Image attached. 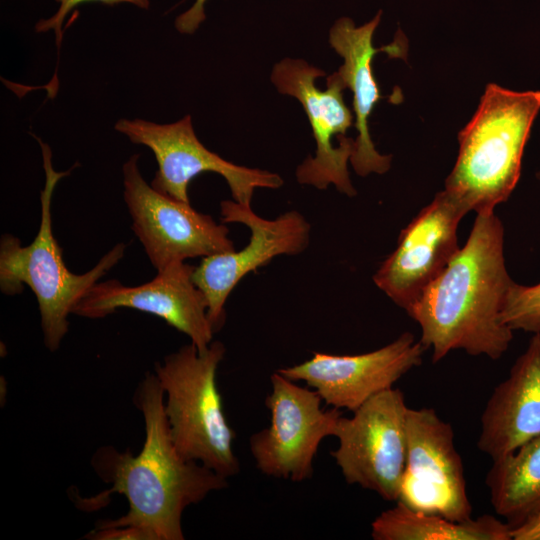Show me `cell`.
<instances>
[{
    "instance_id": "cell-20",
    "label": "cell",
    "mask_w": 540,
    "mask_h": 540,
    "mask_svg": "<svg viewBox=\"0 0 540 540\" xmlns=\"http://www.w3.org/2000/svg\"><path fill=\"white\" fill-rule=\"evenodd\" d=\"M501 317L513 331L540 333V282L532 286L513 282L506 295Z\"/></svg>"
},
{
    "instance_id": "cell-9",
    "label": "cell",
    "mask_w": 540,
    "mask_h": 540,
    "mask_svg": "<svg viewBox=\"0 0 540 540\" xmlns=\"http://www.w3.org/2000/svg\"><path fill=\"white\" fill-rule=\"evenodd\" d=\"M401 390L389 388L374 395L353 412L341 416L331 452L348 484L397 501L406 462V414Z\"/></svg>"
},
{
    "instance_id": "cell-1",
    "label": "cell",
    "mask_w": 540,
    "mask_h": 540,
    "mask_svg": "<svg viewBox=\"0 0 540 540\" xmlns=\"http://www.w3.org/2000/svg\"><path fill=\"white\" fill-rule=\"evenodd\" d=\"M133 402L144 419L141 451L119 452L111 446L97 449L91 465L111 488L80 499L77 506L94 511L107 505L112 493L124 495L127 513L101 520L95 528L134 526L149 540H183L182 515L211 492L227 487V479L204 465L183 458L170 435L164 411V391L156 375L148 372L138 384Z\"/></svg>"
},
{
    "instance_id": "cell-15",
    "label": "cell",
    "mask_w": 540,
    "mask_h": 540,
    "mask_svg": "<svg viewBox=\"0 0 540 540\" xmlns=\"http://www.w3.org/2000/svg\"><path fill=\"white\" fill-rule=\"evenodd\" d=\"M195 266L177 262L158 271L149 282L126 286L110 279L95 283L72 313L90 319L104 318L119 308L153 314L190 338L199 351L213 341L215 333L207 315L203 292L192 279Z\"/></svg>"
},
{
    "instance_id": "cell-3",
    "label": "cell",
    "mask_w": 540,
    "mask_h": 540,
    "mask_svg": "<svg viewBox=\"0 0 540 540\" xmlns=\"http://www.w3.org/2000/svg\"><path fill=\"white\" fill-rule=\"evenodd\" d=\"M540 111V91L486 85L478 108L459 132V152L445 191L464 209L494 211L513 192L525 145Z\"/></svg>"
},
{
    "instance_id": "cell-2",
    "label": "cell",
    "mask_w": 540,
    "mask_h": 540,
    "mask_svg": "<svg viewBox=\"0 0 540 540\" xmlns=\"http://www.w3.org/2000/svg\"><path fill=\"white\" fill-rule=\"evenodd\" d=\"M513 282L502 222L494 211L477 213L465 245L407 312L420 326V342L432 349V361L456 349L499 359L513 339L501 317Z\"/></svg>"
},
{
    "instance_id": "cell-25",
    "label": "cell",
    "mask_w": 540,
    "mask_h": 540,
    "mask_svg": "<svg viewBox=\"0 0 540 540\" xmlns=\"http://www.w3.org/2000/svg\"><path fill=\"white\" fill-rule=\"evenodd\" d=\"M537 178L540 180V171L536 174Z\"/></svg>"
},
{
    "instance_id": "cell-11",
    "label": "cell",
    "mask_w": 540,
    "mask_h": 540,
    "mask_svg": "<svg viewBox=\"0 0 540 540\" xmlns=\"http://www.w3.org/2000/svg\"><path fill=\"white\" fill-rule=\"evenodd\" d=\"M397 501L415 511L455 521L472 517L453 428L433 408L408 407L406 462Z\"/></svg>"
},
{
    "instance_id": "cell-5",
    "label": "cell",
    "mask_w": 540,
    "mask_h": 540,
    "mask_svg": "<svg viewBox=\"0 0 540 540\" xmlns=\"http://www.w3.org/2000/svg\"><path fill=\"white\" fill-rule=\"evenodd\" d=\"M225 352L221 341H212L202 352L190 342L156 362L154 374L164 391V411L180 455L228 479L239 473L240 463L233 450L236 434L216 382Z\"/></svg>"
},
{
    "instance_id": "cell-23",
    "label": "cell",
    "mask_w": 540,
    "mask_h": 540,
    "mask_svg": "<svg viewBox=\"0 0 540 540\" xmlns=\"http://www.w3.org/2000/svg\"><path fill=\"white\" fill-rule=\"evenodd\" d=\"M86 539L90 540H149L148 535L134 526L95 528Z\"/></svg>"
},
{
    "instance_id": "cell-18",
    "label": "cell",
    "mask_w": 540,
    "mask_h": 540,
    "mask_svg": "<svg viewBox=\"0 0 540 540\" xmlns=\"http://www.w3.org/2000/svg\"><path fill=\"white\" fill-rule=\"evenodd\" d=\"M492 461L485 481L491 505L512 530L540 513V435Z\"/></svg>"
},
{
    "instance_id": "cell-8",
    "label": "cell",
    "mask_w": 540,
    "mask_h": 540,
    "mask_svg": "<svg viewBox=\"0 0 540 540\" xmlns=\"http://www.w3.org/2000/svg\"><path fill=\"white\" fill-rule=\"evenodd\" d=\"M326 73L303 59L284 58L271 72V82L277 91L296 98L309 120L316 142L315 156H308L296 169L300 184L319 190L330 184L347 196H355L348 161L355 151V139L346 137L340 145L333 144L334 136H345L353 124V115L344 101L346 86L338 74L327 77V88L320 90L316 80Z\"/></svg>"
},
{
    "instance_id": "cell-6",
    "label": "cell",
    "mask_w": 540,
    "mask_h": 540,
    "mask_svg": "<svg viewBox=\"0 0 540 540\" xmlns=\"http://www.w3.org/2000/svg\"><path fill=\"white\" fill-rule=\"evenodd\" d=\"M139 159L133 154L122 166L123 196L132 230L157 272L189 258L235 250L226 225L148 184Z\"/></svg>"
},
{
    "instance_id": "cell-13",
    "label": "cell",
    "mask_w": 540,
    "mask_h": 540,
    "mask_svg": "<svg viewBox=\"0 0 540 540\" xmlns=\"http://www.w3.org/2000/svg\"><path fill=\"white\" fill-rule=\"evenodd\" d=\"M468 212L445 190L400 232L395 250L373 275L375 285L406 313L460 249L457 229Z\"/></svg>"
},
{
    "instance_id": "cell-17",
    "label": "cell",
    "mask_w": 540,
    "mask_h": 540,
    "mask_svg": "<svg viewBox=\"0 0 540 540\" xmlns=\"http://www.w3.org/2000/svg\"><path fill=\"white\" fill-rule=\"evenodd\" d=\"M382 12L379 11L369 22L356 26L348 17L337 19L329 31V43L335 52L343 58V64L337 71L346 88L353 93L355 113V151L350 159L354 171L360 176L370 173L384 174L391 167L392 157L379 153L370 137L369 117L381 99L380 90L375 80L372 62L374 56L388 47L376 49L373 35L380 23ZM390 52L389 50H387Z\"/></svg>"
},
{
    "instance_id": "cell-21",
    "label": "cell",
    "mask_w": 540,
    "mask_h": 540,
    "mask_svg": "<svg viewBox=\"0 0 540 540\" xmlns=\"http://www.w3.org/2000/svg\"><path fill=\"white\" fill-rule=\"evenodd\" d=\"M58 4L56 12L48 18H42L34 26L35 32L46 33L53 31L56 46L59 50L63 39V24L66 17L79 5L83 3L96 2L106 6L129 4L139 9L150 8V0H54Z\"/></svg>"
},
{
    "instance_id": "cell-4",
    "label": "cell",
    "mask_w": 540,
    "mask_h": 540,
    "mask_svg": "<svg viewBox=\"0 0 540 540\" xmlns=\"http://www.w3.org/2000/svg\"><path fill=\"white\" fill-rule=\"evenodd\" d=\"M37 139L42 152L45 184L40 193L41 219L31 244L4 234L0 241V288L6 295L19 294L27 284L34 292L41 316L45 346L55 352L69 329L68 315L86 292L124 256L126 244L113 246L89 271L74 274L65 265L62 249L53 234L52 197L58 181L70 170L57 172L48 144Z\"/></svg>"
},
{
    "instance_id": "cell-10",
    "label": "cell",
    "mask_w": 540,
    "mask_h": 540,
    "mask_svg": "<svg viewBox=\"0 0 540 540\" xmlns=\"http://www.w3.org/2000/svg\"><path fill=\"white\" fill-rule=\"evenodd\" d=\"M270 381L272 389L265 400L270 425L249 441L256 467L275 478L311 479L319 445L325 437L334 436L342 411L321 408L323 400L315 390L297 385L278 371Z\"/></svg>"
},
{
    "instance_id": "cell-22",
    "label": "cell",
    "mask_w": 540,
    "mask_h": 540,
    "mask_svg": "<svg viewBox=\"0 0 540 540\" xmlns=\"http://www.w3.org/2000/svg\"><path fill=\"white\" fill-rule=\"evenodd\" d=\"M208 0H195L186 11L179 14L174 21L175 29L182 34L195 33L206 20L205 5Z\"/></svg>"
},
{
    "instance_id": "cell-24",
    "label": "cell",
    "mask_w": 540,
    "mask_h": 540,
    "mask_svg": "<svg viewBox=\"0 0 540 540\" xmlns=\"http://www.w3.org/2000/svg\"><path fill=\"white\" fill-rule=\"evenodd\" d=\"M512 540H540V513L511 530Z\"/></svg>"
},
{
    "instance_id": "cell-14",
    "label": "cell",
    "mask_w": 540,
    "mask_h": 540,
    "mask_svg": "<svg viewBox=\"0 0 540 540\" xmlns=\"http://www.w3.org/2000/svg\"><path fill=\"white\" fill-rule=\"evenodd\" d=\"M426 348L410 332L387 345L362 354L314 352L297 365L279 368L292 381H303L327 406L354 412L374 395L392 388L403 375L422 363Z\"/></svg>"
},
{
    "instance_id": "cell-19",
    "label": "cell",
    "mask_w": 540,
    "mask_h": 540,
    "mask_svg": "<svg viewBox=\"0 0 540 540\" xmlns=\"http://www.w3.org/2000/svg\"><path fill=\"white\" fill-rule=\"evenodd\" d=\"M371 536L375 540H512L509 525L492 515L455 521L415 511L399 501L373 520Z\"/></svg>"
},
{
    "instance_id": "cell-7",
    "label": "cell",
    "mask_w": 540,
    "mask_h": 540,
    "mask_svg": "<svg viewBox=\"0 0 540 540\" xmlns=\"http://www.w3.org/2000/svg\"><path fill=\"white\" fill-rule=\"evenodd\" d=\"M114 129L130 142L149 148L158 169L151 186L176 200L190 203L192 179L205 172L221 175L234 201L251 206L255 189H278L284 181L277 173L234 164L206 148L198 139L190 115L172 123L121 118Z\"/></svg>"
},
{
    "instance_id": "cell-12",
    "label": "cell",
    "mask_w": 540,
    "mask_h": 540,
    "mask_svg": "<svg viewBox=\"0 0 540 540\" xmlns=\"http://www.w3.org/2000/svg\"><path fill=\"white\" fill-rule=\"evenodd\" d=\"M220 214L223 223L247 226L250 239L239 251L204 257L193 271V282L206 298L208 319L215 332L224 325L226 300L240 280L274 257L302 253L311 233L310 223L295 210L269 220L258 216L251 206L223 200Z\"/></svg>"
},
{
    "instance_id": "cell-16",
    "label": "cell",
    "mask_w": 540,
    "mask_h": 540,
    "mask_svg": "<svg viewBox=\"0 0 540 540\" xmlns=\"http://www.w3.org/2000/svg\"><path fill=\"white\" fill-rule=\"evenodd\" d=\"M540 435V333H534L508 377L493 390L477 441L492 460Z\"/></svg>"
}]
</instances>
